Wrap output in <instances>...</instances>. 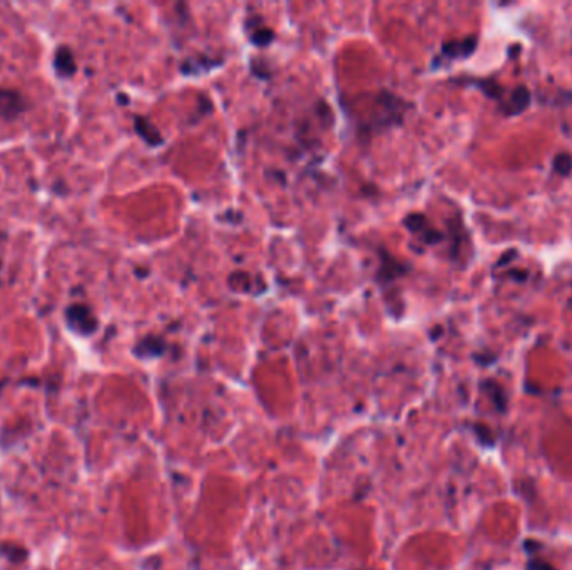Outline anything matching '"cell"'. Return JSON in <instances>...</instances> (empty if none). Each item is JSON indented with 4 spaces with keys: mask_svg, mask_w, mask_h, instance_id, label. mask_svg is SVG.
<instances>
[{
    "mask_svg": "<svg viewBox=\"0 0 572 570\" xmlns=\"http://www.w3.org/2000/svg\"><path fill=\"white\" fill-rule=\"evenodd\" d=\"M65 325L79 337H91L99 328V319L91 306L84 303H72L65 308Z\"/></svg>",
    "mask_w": 572,
    "mask_h": 570,
    "instance_id": "1",
    "label": "cell"
},
{
    "mask_svg": "<svg viewBox=\"0 0 572 570\" xmlns=\"http://www.w3.org/2000/svg\"><path fill=\"white\" fill-rule=\"evenodd\" d=\"M408 233L423 246H434L443 241V234L432 224L429 218L422 213H412L403 220Z\"/></svg>",
    "mask_w": 572,
    "mask_h": 570,
    "instance_id": "2",
    "label": "cell"
},
{
    "mask_svg": "<svg viewBox=\"0 0 572 570\" xmlns=\"http://www.w3.org/2000/svg\"><path fill=\"white\" fill-rule=\"evenodd\" d=\"M27 101L21 92L15 89L0 87V117L6 120L17 119L22 112H25Z\"/></svg>",
    "mask_w": 572,
    "mask_h": 570,
    "instance_id": "3",
    "label": "cell"
},
{
    "mask_svg": "<svg viewBox=\"0 0 572 570\" xmlns=\"http://www.w3.org/2000/svg\"><path fill=\"white\" fill-rule=\"evenodd\" d=\"M531 99V91L525 85H519V87L505 92L504 99L499 103V107L505 116H516L529 107Z\"/></svg>",
    "mask_w": 572,
    "mask_h": 570,
    "instance_id": "4",
    "label": "cell"
},
{
    "mask_svg": "<svg viewBox=\"0 0 572 570\" xmlns=\"http://www.w3.org/2000/svg\"><path fill=\"white\" fill-rule=\"evenodd\" d=\"M379 256H380V266H379V276H377V278H379L380 283H392V281H395L396 278H400V276L407 273L405 264H402L399 260H395V257L392 256L387 249L380 248Z\"/></svg>",
    "mask_w": 572,
    "mask_h": 570,
    "instance_id": "5",
    "label": "cell"
},
{
    "mask_svg": "<svg viewBox=\"0 0 572 570\" xmlns=\"http://www.w3.org/2000/svg\"><path fill=\"white\" fill-rule=\"evenodd\" d=\"M52 67L56 70V74L62 79H69L74 74L77 72V62L76 57H74L72 49L69 45H61L57 47L56 52H54L52 59Z\"/></svg>",
    "mask_w": 572,
    "mask_h": 570,
    "instance_id": "6",
    "label": "cell"
},
{
    "mask_svg": "<svg viewBox=\"0 0 572 570\" xmlns=\"http://www.w3.org/2000/svg\"><path fill=\"white\" fill-rule=\"evenodd\" d=\"M477 39L469 37L464 41H449L442 45L441 57L447 59V61H458V59L469 57L470 54L476 50Z\"/></svg>",
    "mask_w": 572,
    "mask_h": 570,
    "instance_id": "7",
    "label": "cell"
},
{
    "mask_svg": "<svg viewBox=\"0 0 572 570\" xmlns=\"http://www.w3.org/2000/svg\"><path fill=\"white\" fill-rule=\"evenodd\" d=\"M134 129L138 132V136L141 138L144 142L149 144V146H159V144L165 142L161 132L156 129V126L151 123L149 119H146L144 116H134Z\"/></svg>",
    "mask_w": 572,
    "mask_h": 570,
    "instance_id": "8",
    "label": "cell"
},
{
    "mask_svg": "<svg viewBox=\"0 0 572 570\" xmlns=\"http://www.w3.org/2000/svg\"><path fill=\"white\" fill-rule=\"evenodd\" d=\"M165 348L166 345L165 341H162V338L149 335V337H144L141 341L134 346V355L139 358L161 357V355L165 353Z\"/></svg>",
    "mask_w": 572,
    "mask_h": 570,
    "instance_id": "9",
    "label": "cell"
},
{
    "mask_svg": "<svg viewBox=\"0 0 572 570\" xmlns=\"http://www.w3.org/2000/svg\"><path fill=\"white\" fill-rule=\"evenodd\" d=\"M462 84L476 85V87H478L485 94V96L490 97V99H496L497 103H500L505 96V89L502 87L499 82L492 79H465Z\"/></svg>",
    "mask_w": 572,
    "mask_h": 570,
    "instance_id": "10",
    "label": "cell"
},
{
    "mask_svg": "<svg viewBox=\"0 0 572 570\" xmlns=\"http://www.w3.org/2000/svg\"><path fill=\"white\" fill-rule=\"evenodd\" d=\"M275 34L273 30L268 29L266 25L263 27H253V30L250 32V39L253 44L256 45H268L271 44V41H273Z\"/></svg>",
    "mask_w": 572,
    "mask_h": 570,
    "instance_id": "11",
    "label": "cell"
},
{
    "mask_svg": "<svg viewBox=\"0 0 572 570\" xmlns=\"http://www.w3.org/2000/svg\"><path fill=\"white\" fill-rule=\"evenodd\" d=\"M554 171L560 176H569L572 171V158L567 152H560L554 158Z\"/></svg>",
    "mask_w": 572,
    "mask_h": 570,
    "instance_id": "12",
    "label": "cell"
}]
</instances>
